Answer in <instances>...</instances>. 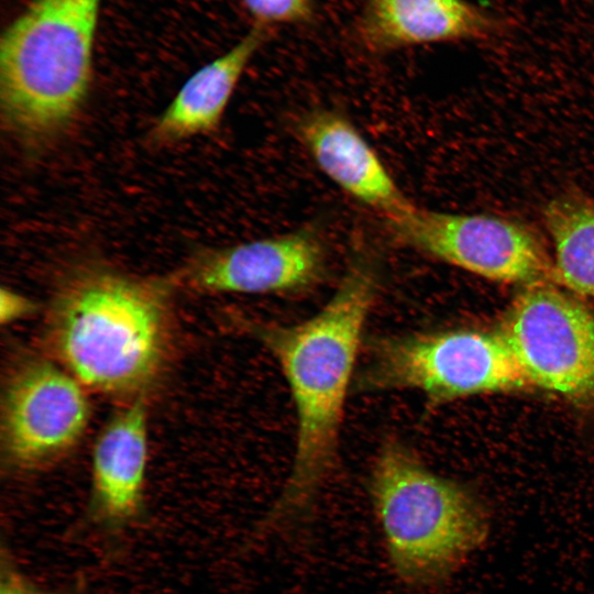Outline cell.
Returning a JSON list of instances; mask_svg holds the SVG:
<instances>
[{
    "instance_id": "obj_1",
    "label": "cell",
    "mask_w": 594,
    "mask_h": 594,
    "mask_svg": "<svg viewBox=\"0 0 594 594\" xmlns=\"http://www.w3.org/2000/svg\"><path fill=\"white\" fill-rule=\"evenodd\" d=\"M381 288L378 260L359 242L334 293L309 318L279 323L238 312L232 317L276 361L296 414L292 466L263 522L270 529L307 519L336 471L346 397Z\"/></svg>"
},
{
    "instance_id": "obj_2",
    "label": "cell",
    "mask_w": 594,
    "mask_h": 594,
    "mask_svg": "<svg viewBox=\"0 0 594 594\" xmlns=\"http://www.w3.org/2000/svg\"><path fill=\"white\" fill-rule=\"evenodd\" d=\"M168 277H138L89 265L67 277L46 326L52 359L87 389L139 398L157 378L167 354Z\"/></svg>"
},
{
    "instance_id": "obj_3",
    "label": "cell",
    "mask_w": 594,
    "mask_h": 594,
    "mask_svg": "<svg viewBox=\"0 0 594 594\" xmlns=\"http://www.w3.org/2000/svg\"><path fill=\"white\" fill-rule=\"evenodd\" d=\"M367 482L389 565L407 586L447 582L488 537L481 502L396 437L380 444Z\"/></svg>"
},
{
    "instance_id": "obj_4",
    "label": "cell",
    "mask_w": 594,
    "mask_h": 594,
    "mask_svg": "<svg viewBox=\"0 0 594 594\" xmlns=\"http://www.w3.org/2000/svg\"><path fill=\"white\" fill-rule=\"evenodd\" d=\"M100 0H31L0 41V108L26 147L59 138L92 79Z\"/></svg>"
},
{
    "instance_id": "obj_5",
    "label": "cell",
    "mask_w": 594,
    "mask_h": 594,
    "mask_svg": "<svg viewBox=\"0 0 594 594\" xmlns=\"http://www.w3.org/2000/svg\"><path fill=\"white\" fill-rule=\"evenodd\" d=\"M352 392H416L429 405L532 387L497 332L469 328L365 336Z\"/></svg>"
},
{
    "instance_id": "obj_6",
    "label": "cell",
    "mask_w": 594,
    "mask_h": 594,
    "mask_svg": "<svg viewBox=\"0 0 594 594\" xmlns=\"http://www.w3.org/2000/svg\"><path fill=\"white\" fill-rule=\"evenodd\" d=\"M502 336L530 384L594 402V315L546 285H528L506 311Z\"/></svg>"
},
{
    "instance_id": "obj_7",
    "label": "cell",
    "mask_w": 594,
    "mask_h": 594,
    "mask_svg": "<svg viewBox=\"0 0 594 594\" xmlns=\"http://www.w3.org/2000/svg\"><path fill=\"white\" fill-rule=\"evenodd\" d=\"M385 222L397 243L492 280L531 285L552 275L539 239L513 220L413 205Z\"/></svg>"
},
{
    "instance_id": "obj_8",
    "label": "cell",
    "mask_w": 594,
    "mask_h": 594,
    "mask_svg": "<svg viewBox=\"0 0 594 594\" xmlns=\"http://www.w3.org/2000/svg\"><path fill=\"white\" fill-rule=\"evenodd\" d=\"M87 388L53 359L21 362L1 402V448L9 466L34 471L59 460L90 420Z\"/></svg>"
},
{
    "instance_id": "obj_9",
    "label": "cell",
    "mask_w": 594,
    "mask_h": 594,
    "mask_svg": "<svg viewBox=\"0 0 594 594\" xmlns=\"http://www.w3.org/2000/svg\"><path fill=\"white\" fill-rule=\"evenodd\" d=\"M327 250L312 228L195 252L174 274L177 285L204 294L295 295L319 285Z\"/></svg>"
},
{
    "instance_id": "obj_10",
    "label": "cell",
    "mask_w": 594,
    "mask_h": 594,
    "mask_svg": "<svg viewBox=\"0 0 594 594\" xmlns=\"http://www.w3.org/2000/svg\"><path fill=\"white\" fill-rule=\"evenodd\" d=\"M296 135L319 168L352 198L391 218L411 204L356 127L342 113L314 109L299 117Z\"/></svg>"
},
{
    "instance_id": "obj_11",
    "label": "cell",
    "mask_w": 594,
    "mask_h": 594,
    "mask_svg": "<svg viewBox=\"0 0 594 594\" xmlns=\"http://www.w3.org/2000/svg\"><path fill=\"white\" fill-rule=\"evenodd\" d=\"M148 458L147 410L139 397L100 431L91 459V513L98 524L123 529L141 514Z\"/></svg>"
},
{
    "instance_id": "obj_12",
    "label": "cell",
    "mask_w": 594,
    "mask_h": 594,
    "mask_svg": "<svg viewBox=\"0 0 594 594\" xmlns=\"http://www.w3.org/2000/svg\"><path fill=\"white\" fill-rule=\"evenodd\" d=\"M494 22L466 0H366L359 22L373 52L484 37Z\"/></svg>"
},
{
    "instance_id": "obj_13",
    "label": "cell",
    "mask_w": 594,
    "mask_h": 594,
    "mask_svg": "<svg viewBox=\"0 0 594 594\" xmlns=\"http://www.w3.org/2000/svg\"><path fill=\"white\" fill-rule=\"evenodd\" d=\"M268 30L253 26L226 53L196 70L151 127V145L173 144L218 128L226 108Z\"/></svg>"
},
{
    "instance_id": "obj_14",
    "label": "cell",
    "mask_w": 594,
    "mask_h": 594,
    "mask_svg": "<svg viewBox=\"0 0 594 594\" xmlns=\"http://www.w3.org/2000/svg\"><path fill=\"white\" fill-rule=\"evenodd\" d=\"M543 216L554 245L552 276L594 299V201L563 195L547 205Z\"/></svg>"
},
{
    "instance_id": "obj_15",
    "label": "cell",
    "mask_w": 594,
    "mask_h": 594,
    "mask_svg": "<svg viewBox=\"0 0 594 594\" xmlns=\"http://www.w3.org/2000/svg\"><path fill=\"white\" fill-rule=\"evenodd\" d=\"M254 26L270 30L273 25L300 24L310 21L314 0H240Z\"/></svg>"
},
{
    "instance_id": "obj_16",
    "label": "cell",
    "mask_w": 594,
    "mask_h": 594,
    "mask_svg": "<svg viewBox=\"0 0 594 594\" xmlns=\"http://www.w3.org/2000/svg\"><path fill=\"white\" fill-rule=\"evenodd\" d=\"M0 594H54L36 585L16 564L6 556L1 557Z\"/></svg>"
},
{
    "instance_id": "obj_17",
    "label": "cell",
    "mask_w": 594,
    "mask_h": 594,
    "mask_svg": "<svg viewBox=\"0 0 594 594\" xmlns=\"http://www.w3.org/2000/svg\"><path fill=\"white\" fill-rule=\"evenodd\" d=\"M35 304L18 292L2 287L0 290V321L11 323L35 312Z\"/></svg>"
}]
</instances>
